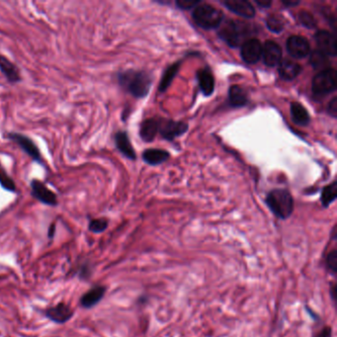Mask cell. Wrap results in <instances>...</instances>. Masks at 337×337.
<instances>
[{"label": "cell", "instance_id": "obj_1", "mask_svg": "<svg viewBox=\"0 0 337 337\" xmlns=\"http://www.w3.org/2000/svg\"><path fill=\"white\" fill-rule=\"evenodd\" d=\"M118 82L131 95L136 98L145 97L151 87L152 78L149 73L142 71H128L119 72Z\"/></svg>", "mask_w": 337, "mask_h": 337}, {"label": "cell", "instance_id": "obj_2", "mask_svg": "<svg viewBox=\"0 0 337 337\" xmlns=\"http://www.w3.org/2000/svg\"><path fill=\"white\" fill-rule=\"evenodd\" d=\"M254 34L252 27L239 20H229L220 31L219 36L231 48L241 47V45Z\"/></svg>", "mask_w": 337, "mask_h": 337}, {"label": "cell", "instance_id": "obj_3", "mask_svg": "<svg viewBox=\"0 0 337 337\" xmlns=\"http://www.w3.org/2000/svg\"><path fill=\"white\" fill-rule=\"evenodd\" d=\"M265 202L269 210L280 220L289 219L294 212V199L288 190L275 189L270 191Z\"/></svg>", "mask_w": 337, "mask_h": 337}, {"label": "cell", "instance_id": "obj_4", "mask_svg": "<svg viewBox=\"0 0 337 337\" xmlns=\"http://www.w3.org/2000/svg\"><path fill=\"white\" fill-rule=\"evenodd\" d=\"M192 17L199 27L211 30L221 25L224 20V13L211 4L201 3L194 9Z\"/></svg>", "mask_w": 337, "mask_h": 337}, {"label": "cell", "instance_id": "obj_5", "mask_svg": "<svg viewBox=\"0 0 337 337\" xmlns=\"http://www.w3.org/2000/svg\"><path fill=\"white\" fill-rule=\"evenodd\" d=\"M336 71L334 69H326L320 71L314 78L312 89L316 96H325L336 89Z\"/></svg>", "mask_w": 337, "mask_h": 337}, {"label": "cell", "instance_id": "obj_6", "mask_svg": "<svg viewBox=\"0 0 337 337\" xmlns=\"http://www.w3.org/2000/svg\"><path fill=\"white\" fill-rule=\"evenodd\" d=\"M287 51L295 58H303L311 53L309 41L302 36H291L287 40Z\"/></svg>", "mask_w": 337, "mask_h": 337}, {"label": "cell", "instance_id": "obj_7", "mask_svg": "<svg viewBox=\"0 0 337 337\" xmlns=\"http://www.w3.org/2000/svg\"><path fill=\"white\" fill-rule=\"evenodd\" d=\"M188 130V125L184 122H175L172 120H162L160 119V135L166 141H173L178 137L182 136Z\"/></svg>", "mask_w": 337, "mask_h": 337}, {"label": "cell", "instance_id": "obj_8", "mask_svg": "<svg viewBox=\"0 0 337 337\" xmlns=\"http://www.w3.org/2000/svg\"><path fill=\"white\" fill-rule=\"evenodd\" d=\"M9 140L13 141L14 142H16L18 145L33 160H35L37 162L41 163L43 160H42V156L39 151V148L38 146L36 145L35 142H33L31 139H29L28 137L22 135V134H19V133H9L7 134L6 136Z\"/></svg>", "mask_w": 337, "mask_h": 337}, {"label": "cell", "instance_id": "obj_9", "mask_svg": "<svg viewBox=\"0 0 337 337\" xmlns=\"http://www.w3.org/2000/svg\"><path fill=\"white\" fill-rule=\"evenodd\" d=\"M240 53L247 64L254 65L262 57V45L257 39H249L241 45Z\"/></svg>", "mask_w": 337, "mask_h": 337}, {"label": "cell", "instance_id": "obj_10", "mask_svg": "<svg viewBox=\"0 0 337 337\" xmlns=\"http://www.w3.org/2000/svg\"><path fill=\"white\" fill-rule=\"evenodd\" d=\"M31 193L41 203L48 206L57 205V197L43 182L34 179L31 181Z\"/></svg>", "mask_w": 337, "mask_h": 337}, {"label": "cell", "instance_id": "obj_11", "mask_svg": "<svg viewBox=\"0 0 337 337\" xmlns=\"http://www.w3.org/2000/svg\"><path fill=\"white\" fill-rule=\"evenodd\" d=\"M315 38H316L317 45L319 47V51L327 56L336 55V40L332 33L325 31V30L318 31Z\"/></svg>", "mask_w": 337, "mask_h": 337}, {"label": "cell", "instance_id": "obj_12", "mask_svg": "<svg viewBox=\"0 0 337 337\" xmlns=\"http://www.w3.org/2000/svg\"><path fill=\"white\" fill-rule=\"evenodd\" d=\"M282 55L281 47L273 41H267L262 46V58L267 67L273 68L279 65L282 60Z\"/></svg>", "mask_w": 337, "mask_h": 337}, {"label": "cell", "instance_id": "obj_13", "mask_svg": "<svg viewBox=\"0 0 337 337\" xmlns=\"http://www.w3.org/2000/svg\"><path fill=\"white\" fill-rule=\"evenodd\" d=\"M223 4L232 13L241 17L253 18L255 15V8L248 0H226Z\"/></svg>", "mask_w": 337, "mask_h": 337}, {"label": "cell", "instance_id": "obj_14", "mask_svg": "<svg viewBox=\"0 0 337 337\" xmlns=\"http://www.w3.org/2000/svg\"><path fill=\"white\" fill-rule=\"evenodd\" d=\"M45 315L49 320H52L55 323L62 324L71 320L73 316V312L68 304L59 302L56 305L48 309Z\"/></svg>", "mask_w": 337, "mask_h": 337}, {"label": "cell", "instance_id": "obj_15", "mask_svg": "<svg viewBox=\"0 0 337 337\" xmlns=\"http://www.w3.org/2000/svg\"><path fill=\"white\" fill-rule=\"evenodd\" d=\"M106 287L97 285L92 287L80 299V305L84 309H91L104 298L106 293Z\"/></svg>", "mask_w": 337, "mask_h": 337}, {"label": "cell", "instance_id": "obj_16", "mask_svg": "<svg viewBox=\"0 0 337 337\" xmlns=\"http://www.w3.org/2000/svg\"><path fill=\"white\" fill-rule=\"evenodd\" d=\"M302 68L299 64H297L289 58H285L279 64L278 72L282 79L290 81V80H293L296 77H298V75L302 72Z\"/></svg>", "mask_w": 337, "mask_h": 337}, {"label": "cell", "instance_id": "obj_17", "mask_svg": "<svg viewBox=\"0 0 337 337\" xmlns=\"http://www.w3.org/2000/svg\"><path fill=\"white\" fill-rule=\"evenodd\" d=\"M115 143L118 150L129 160H135L137 155L131 143L128 134L124 131H120L115 135Z\"/></svg>", "mask_w": 337, "mask_h": 337}, {"label": "cell", "instance_id": "obj_18", "mask_svg": "<svg viewBox=\"0 0 337 337\" xmlns=\"http://www.w3.org/2000/svg\"><path fill=\"white\" fill-rule=\"evenodd\" d=\"M197 79L200 89L205 96H210L215 90V78L209 69H202L197 72Z\"/></svg>", "mask_w": 337, "mask_h": 337}, {"label": "cell", "instance_id": "obj_19", "mask_svg": "<svg viewBox=\"0 0 337 337\" xmlns=\"http://www.w3.org/2000/svg\"><path fill=\"white\" fill-rule=\"evenodd\" d=\"M0 71L10 83H17L21 80L19 69L11 60L2 54H0Z\"/></svg>", "mask_w": 337, "mask_h": 337}, {"label": "cell", "instance_id": "obj_20", "mask_svg": "<svg viewBox=\"0 0 337 337\" xmlns=\"http://www.w3.org/2000/svg\"><path fill=\"white\" fill-rule=\"evenodd\" d=\"M160 119H146L142 122L140 129V136L144 142H151L160 131Z\"/></svg>", "mask_w": 337, "mask_h": 337}, {"label": "cell", "instance_id": "obj_21", "mask_svg": "<svg viewBox=\"0 0 337 337\" xmlns=\"http://www.w3.org/2000/svg\"><path fill=\"white\" fill-rule=\"evenodd\" d=\"M168 151L160 148L145 149L142 154V160L149 165H159L169 159Z\"/></svg>", "mask_w": 337, "mask_h": 337}, {"label": "cell", "instance_id": "obj_22", "mask_svg": "<svg viewBox=\"0 0 337 337\" xmlns=\"http://www.w3.org/2000/svg\"><path fill=\"white\" fill-rule=\"evenodd\" d=\"M229 102L230 105L234 108L248 105L249 97L246 90L238 85L231 86V88L229 90Z\"/></svg>", "mask_w": 337, "mask_h": 337}, {"label": "cell", "instance_id": "obj_23", "mask_svg": "<svg viewBox=\"0 0 337 337\" xmlns=\"http://www.w3.org/2000/svg\"><path fill=\"white\" fill-rule=\"evenodd\" d=\"M291 116L295 124L301 127H307L311 122L309 112L301 103L298 102H293L291 104Z\"/></svg>", "mask_w": 337, "mask_h": 337}, {"label": "cell", "instance_id": "obj_24", "mask_svg": "<svg viewBox=\"0 0 337 337\" xmlns=\"http://www.w3.org/2000/svg\"><path fill=\"white\" fill-rule=\"evenodd\" d=\"M310 63L315 70H319L320 71L329 69V66H330L328 56L325 55L324 53H321L319 50H316L311 53Z\"/></svg>", "mask_w": 337, "mask_h": 337}, {"label": "cell", "instance_id": "obj_25", "mask_svg": "<svg viewBox=\"0 0 337 337\" xmlns=\"http://www.w3.org/2000/svg\"><path fill=\"white\" fill-rule=\"evenodd\" d=\"M337 183L333 181L331 184L325 186L322 190L321 193V198L320 201L322 203V206L324 208H327L329 205H331L335 200L337 197Z\"/></svg>", "mask_w": 337, "mask_h": 337}, {"label": "cell", "instance_id": "obj_26", "mask_svg": "<svg viewBox=\"0 0 337 337\" xmlns=\"http://www.w3.org/2000/svg\"><path fill=\"white\" fill-rule=\"evenodd\" d=\"M179 68H180V63H175L174 65L170 66L167 70H165L163 75H162V78L160 80V91H165L166 89L169 87V85L171 84L173 78L176 76V74L178 73Z\"/></svg>", "mask_w": 337, "mask_h": 337}, {"label": "cell", "instance_id": "obj_27", "mask_svg": "<svg viewBox=\"0 0 337 337\" xmlns=\"http://www.w3.org/2000/svg\"><path fill=\"white\" fill-rule=\"evenodd\" d=\"M324 266L328 274L333 277L336 276L337 273V249L335 248L331 249L324 258Z\"/></svg>", "mask_w": 337, "mask_h": 337}, {"label": "cell", "instance_id": "obj_28", "mask_svg": "<svg viewBox=\"0 0 337 337\" xmlns=\"http://www.w3.org/2000/svg\"><path fill=\"white\" fill-rule=\"evenodd\" d=\"M268 29L273 33H281L284 29V22L278 15H269L266 19Z\"/></svg>", "mask_w": 337, "mask_h": 337}, {"label": "cell", "instance_id": "obj_29", "mask_svg": "<svg viewBox=\"0 0 337 337\" xmlns=\"http://www.w3.org/2000/svg\"><path fill=\"white\" fill-rule=\"evenodd\" d=\"M0 185L7 191H10V192L16 191V185H15L13 179L7 175L6 171L2 168L1 165H0Z\"/></svg>", "mask_w": 337, "mask_h": 337}, {"label": "cell", "instance_id": "obj_30", "mask_svg": "<svg viewBox=\"0 0 337 337\" xmlns=\"http://www.w3.org/2000/svg\"><path fill=\"white\" fill-rule=\"evenodd\" d=\"M107 228H108V220L105 218L91 220L89 223V231L94 233H101L106 231Z\"/></svg>", "mask_w": 337, "mask_h": 337}, {"label": "cell", "instance_id": "obj_31", "mask_svg": "<svg viewBox=\"0 0 337 337\" xmlns=\"http://www.w3.org/2000/svg\"><path fill=\"white\" fill-rule=\"evenodd\" d=\"M299 20L302 26L308 29H314L317 26L316 19L308 11H301L299 14Z\"/></svg>", "mask_w": 337, "mask_h": 337}, {"label": "cell", "instance_id": "obj_32", "mask_svg": "<svg viewBox=\"0 0 337 337\" xmlns=\"http://www.w3.org/2000/svg\"><path fill=\"white\" fill-rule=\"evenodd\" d=\"M199 4H201V1H198V0H178L176 1L178 8H180L182 10H189L192 8H196Z\"/></svg>", "mask_w": 337, "mask_h": 337}, {"label": "cell", "instance_id": "obj_33", "mask_svg": "<svg viewBox=\"0 0 337 337\" xmlns=\"http://www.w3.org/2000/svg\"><path fill=\"white\" fill-rule=\"evenodd\" d=\"M314 337H332V327L324 325L320 330L314 334Z\"/></svg>", "mask_w": 337, "mask_h": 337}, {"label": "cell", "instance_id": "obj_34", "mask_svg": "<svg viewBox=\"0 0 337 337\" xmlns=\"http://www.w3.org/2000/svg\"><path fill=\"white\" fill-rule=\"evenodd\" d=\"M328 113L329 115H331L333 118L337 117V98L333 97L332 100L329 102L328 105Z\"/></svg>", "mask_w": 337, "mask_h": 337}, {"label": "cell", "instance_id": "obj_35", "mask_svg": "<svg viewBox=\"0 0 337 337\" xmlns=\"http://www.w3.org/2000/svg\"><path fill=\"white\" fill-rule=\"evenodd\" d=\"M329 295H330V298H331L333 303H335V302H336V284L335 283H333L330 286Z\"/></svg>", "mask_w": 337, "mask_h": 337}, {"label": "cell", "instance_id": "obj_36", "mask_svg": "<svg viewBox=\"0 0 337 337\" xmlns=\"http://www.w3.org/2000/svg\"><path fill=\"white\" fill-rule=\"evenodd\" d=\"M256 4L262 8H268L272 5V1L270 0H256Z\"/></svg>", "mask_w": 337, "mask_h": 337}, {"label": "cell", "instance_id": "obj_37", "mask_svg": "<svg viewBox=\"0 0 337 337\" xmlns=\"http://www.w3.org/2000/svg\"><path fill=\"white\" fill-rule=\"evenodd\" d=\"M282 3L284 4L285 6L287 7H292V6H297L300 4V1L299 0H283Z\"/></svg>", "mask_w": 337, "mask_h": 337}, {"label": "cell", "instance_id": "obj_38", "mask_svg": "<svg viewBox=\"0 0 337 337\" xmlns=\"http://www.w3.org/2000/svg\"><path fill=\"white\" fill-rule=\"evenodd\" d=\"M81 273H80V276L82 277V275L83 274H85V278H87L88 277V273H90V271H89V268L87 265H84V266H82V269H81V271H80Z\"/></svg>", "mask_w": 337, "mask_h": 337}, {"label": "cell", "instance_id": "obj_39", "mask_svg": "<svg viewBox=\"0 0 337 337\" xmlns=\"http://www.w3.org/2000/svg\"><path fill=\"white\" fill-rule=\"evenodd\" d=\"M53 233H54V225H52L51 226V228H50V230H49V233H48V235L52 238L53 236Z\"/></svg>", "mask_w": 337, "mask_h": 337}]
</instances>
